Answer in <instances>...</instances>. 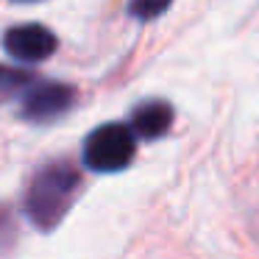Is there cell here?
Returning <instances> with one entry per match:
<instances>
[{
    "instance_id": "cell-5",
    "label": "cell",
    "mask_w": 259,
    "mask_h": 259,
    "mask_svg": "<svg viewBox=\"0 0 259 259\" xmlns=\"http://www.w3.org/2000/svg\"><path fill=\"white\" fill-rule=\"evenodd\" d=\"M173 123V109L164 101H148L142 106L134 109V117H131V131L137 137H145V140H156Z\"/></svg>"
},
{
    "instance_id": "cell-6",
    "label": "cell",
    "mask_w": 259,
    "mask_h": 259,
    "mask_svg": "<svg viewBox=\"0 0 259 259\" xmlns=\"http://www.w3.org/2000/svg\"><path fill=\"white\" fill-rule=\"evenodd\" d=\"M34 84V75L25 73V70L17 67H3L0 64V101H9V98L25 92L28 87Z\"/></svg>"
},
{
    "instance_id": "cell-7",
    "label": "cell",
    "mask_w": 259,
    "mask_h": 259,
    "mask_svg": "<svg viewBox=\"0 0 259 259\" xmlns=\"http://www.w3.org/2000/svg\"><path fill=\"white\" fill-rule=\"evenodd\" d=\"M173 0H131V14L140 20H153L162 12H167Z\"/></svg>"
},
{
    "instance_id": "cell-2",
    "label": "cell",
    "mask_w": 259,
    "mask_h": 259,
    "mask_svg": "<svg viewBox=\"0 0 259 259\" xmlns=\"http://www.w3.org/2000/svg\"><path fill=\"white\" fill-rule=\"evenodd\" d=\"M137 140L123 123H106L95 128L84 142V164L95 173H117L134 162Z\"/></svg>"
},
{
    "instance_id": "cell-8",
    "label": "cell",
    "mask_w": 259,
    "mask_h": 259,
    "mask_svg": "<svg viewBox=\"0 0 259 259\" xmlns=\"http://www.w3.org/2000/svg\"><path fill=\"white\" fill-rule=\"evenodd\" d=\"M20 3H31V0H20Z\"/></svg>"
},
{
    "instance_id": "cell-1",
    "label": "cell",
    "mask_w": 259,
    "mask_h": 259,
    "mask_svg": "<svg viewBox=\"0 0 259 259\" xmlns=\"http://www.w3.org/2000/svg\"><path fill=\"white\" fill-rule=\"evenodd\" d=\"M81 187V173L67 162H53L34 176L25 192V214L36 229H53L67 214L75 192Z\"/></svg>"
},
{
    "instance_id": "cell-4",
    "label": "cell",
    "mask_w": 259,
    "mask_h": 259,
    "mask_svg": "<svg viewBox=\"0 0 259 259\" xmlns=\"http://www.w3.org/2000/svg\"><path fill=\"white\" fill-rule=\"evenodd\" d=\"M3 45L20 62H42L56 51V34L39 23L14 25L3 34Z\"/></svg>"
},
{
    "instance_id": "cell-3",
    "label": "cell",
    "mask_w": 259,
    "mask_h": 259,
    "mask_svg": "<svg viewBox=\"0 0 259 259\" xmlns=\"http://www.w3.org/2000/svg\"><path fill=\"white\" fill-rule=\"evenodd\" d=\"M75 101V90L59 81H45L36 84L25 92L23 101V117L31 123H51V120L62 117Z\"/></svg>"
}]
</instances>
